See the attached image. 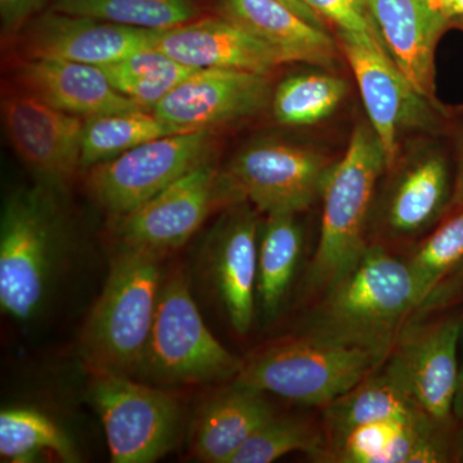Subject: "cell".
<instances>
[{
    "label": "cell",
    "mask_w": 463,
    "mask_h": 463,
    "mask_svg": "<svg viewBox=\"0 0 463 463\" xmlns=\"http://www.w3.org/2000/svg\"><path fill=\"white\" fill-rule=\"evenodd\" d=\"M152 48L194 69L268 75L289 62L281 51L227 16H201L182 25L154 30Z\"/></svg>",
    "instance_id": "cell-17"
},
{
    "label": "cell",
    "mask_w": 463,
    "mask_h": 463,
    "mask_svg": "<svg viewBox=\"0 0 463 463\" xmlns=\"http://www.w3.org/2000/svg\"><path fill=\"white\" fill-rule=\"evenodd\" d=\"M258 214L249 203L224 209L207 234L203 270L233 330L246 335L254 321L258 285Z\"/></svg>",
    "instance_id": "cell-14"
},
{
    "label": "cell",
    "mask_w": 463,
    "mask_h": 463,
    "mask_svg": "<svg viewBox=\"0 0 463 463\" xmlns=\"http://www.w3.org/2000/svg\"><path fill=\"white\" fill-rule=\"evenodd\" d=\"M268 75L200 69L154 109L181 132L214 130L258 114L269 100Z\"/></svg>",
    "instance_id": "cell-15"
},
{
    "label": "cell",
    "mask_w": 463,
    "mask_h": 463,
    "mask_svg": "<svg viewBox=\"0 0 463 463\" xmlns=\"http://www.w3.org/2000/svg\"><path fill=\"white\" fill-rule=\"evenodd\" d=\"M243 364L207 328L181 268L165 273L139 376L165 386L219 383Z\"/></svg>",
    "instance_id": "cell-4"
},
{
    "label": "cell",
    "mask_w": 463,
    "mask_h": 463,
    "mask_svg": "<svg viewBox=\"0 0 463 463\" xmlns=\"http://www.w3.org/2000/svg\"><path fill=\"white\" fill-rule=\"evenodd\" d=\"M213 137L194 130L143 143L90 167L88 191L112 218L128 214L210 160Z\"/></svg>",
    "instance_id": "cell-9"
},
{
    "label": "cell",
    "mask_w": 463,
    "mask_h": 463,
    "mask_svg": "<svg viewBox=\"0 0 463 463\" xmlns=\"http://www.w3.org/2000/svg\"><path fill=\"white\" fill-rule=\"evenodd\" d=\"M441 425L430 417L385 419L331 439L335 461L343 463H437L447 461Z\"/></svg>",
    "instance_id": "cell-20"
},
{
    "label": "cell",
    "mask_w": 463,
    "mask_h": 463,
    "mask_svg": "<svg viewBox=\"0 0 463 463\" xmlns=\"http://www.w3.org/2000/svg\"><path fill=\"white\" fill-rule=\"evenodd\" d=\"M303 248V232L297 214L267 215L259 233L258 285L259 307L265 318L279 315Z\"/></svg>",
    "instance_id": "cell-24"
},
{
    "label": "cell",
    "mask_w": 463,
    "mask_h": 463,
    "mask_svg": "<svg viewBox=\"0 0 463 463\" xmlns=\"http://www.w3.org/2000/svg\"><path fill=\"white\" fill-rule=\"evenodd\" d=\"M48 190L14 192L3 207L0 307L17 321L36 315L56 267L60 231Z\"/></svg>",
    "instance_id": "cell-6"
},
{
    "label": "cell",
    "mask_w": 463,
    "mask_h": 463,
    "mask_svg": "<svg viewBox=\"0 0 463 463\" xmlns=\"http://www.w3.org/2000/svg\"><path fill=\"white\" fill-rule=\"evenodd\" d=\"M331 166L315 149L259 141L241 149L222 174L234 203L267 215L298 214L322 196Z\"/></svg>",
    "instance_id": "cell-8"
},
{
    "label": "cell",
    "mask_w": 463,
    "mask_h": 463,
    "mask_svg": "<svg viewBox=\"0 0 463 463\" xmlns=\"http://www.w3.org/2000/svg\"><path fill=\"white\" fill-rule=\"evenodd\" d=\"M430 417L399 388L388 374H371L343 397L326 405L325 417L330 438L385 419ZM431 419V417H430Z\"/></svg>",
    "instance_id": "cell-25"
},
{
    "label": "cell",
    "mask_w": 463,
    "mask_h": 463,
    "mask_svg": "<svg viewBox=\"0 0 463 463\" xmlns=\"http://www.w3.org/2000/svg\"><path fill=\"white\" fill-rule=\"evenodd\" d=\"M116 90L154 111L170 91L200 69L185 66L164 52L148 48L100 66Z\"/></svg>",
    "instance_id": "cell-27"
},
{
    "label": "cell",
    "mask_w": 463,
    "mask_h": 463,
    "mask_svg": "<svg viewBox=\"0 0 463 463\" xmlns=\"http://www.w3.org/2000/svg\"><path fill=\"white\" fill-rule=\"evenodd\" d=\"M323 21L336 25L337 30L353 33H374L365 11L364 0H303Z\"/></svg>",
    "instance_id": "cell-33"
},
{
    "label": "cell",
    "mask_w": 463,
    "mask_h": 463,
    "mask_svg": "<svg viewBox=\"0 0 463 463\" xmlns=\"http://www.w3.org/2000/svg\"><path fill=\"white\" fill-rule=\"evenodd\" d=\"M303 336L361 347L388 358L422 297L407 261L365 246L327 285Z\"/></svg>",
    "instance_id": "cell-1"
},
{
    "label": "cell",
    "mask_w": 463,
    "mask_h": 463,
    "mask_svg": "<svg viewBox=\"0 0 463 463\" xmlns=\"http://www.w3.org/2000/svg\"><path fill=\"white\" fill-rule=\"evenodd\" d=\"M234 203L222 170L207 160L133 212L114 218L112 236L118 248L166 254L184 245L214 210Z\"/></svg>",
    "instance_id": "cell-10"
},
{
    "label": "cell",
    "mask_w": 463,
    "mask_h": 463,
    "mask_svg": "<svg viewBox=\"0 0 463 463\" xmlns=\"http://www.w3.org/2000/svg\"><path fill=\"white\" fill-rule=\"evenodd\" d=\"M383 169L385 152L373 127L356 125L323 185L321 236L307 274L310 285L325 288L367 246L365 222Z\"/></svg>",
    "instance_id": "cell-5"
},
{
    "label": "cell",
    "mask_w": 463,
    "mask_h": 463,
    "mask_svg": "<svg viewBox=\"0 0 463 463\" xmlns=\"http://www.w3.org/2000/svg\"><path fill=\"white\" fill-rule=\"evenodd\" d=\"M52 9L146 30L169 29L203 16L196 0H52Z\"/></svg>",
    "instance_id": "cell-28"
},
{
    "label": "cell",
    "mask_w": 463,
    "mask_h": 463,
    "mask_svg": "<svg viewBox=\"0 0 463 463\" xmlns=\"http://www.w3.org/2000/svg\"><path fill=\"white\" fill-rule=\"evenodd\" d=\"M90 399L105 429L111 461L151 463L166 455L182 421L178 398L120 374H94Z\"/></svg>",
    "instance_id": "cell-7"
},
{
    "label": "cell",
    "mask_w": 463,
    "mask_h": 463,
    "mask_svg": "<svg viewBox=\"0 0 463 463\" xmlns=\"http://www.w3.org/2000/svg\"><path fill=\"white\" fill-rule=\"evenodd\" d=\"M462 323L446 319L404 327L385 373L439 425L453 413L459 379L458 345Z\"/></svg>",
    "instance_id": "cell-13"
},
{
    "label": "cell",
    "mask_w": 463,
    "mask_h": 463,
    "mask_svg": "<svg viewBox=\"0 0 463 463\" xmlns=\"http://www.w3.org/2000/svg\"><path fill=\"white\" fill-rule=\"evenodd\" d=\"M48 2L52 0H0L3 36L9 38L20 33Z\"/></svg>",
    "instance_id": "cell-35"
},
{
    "label": "cell",
    "mask_w": 463,
    "mask_h": 463,
    "mask_svg": "<svg viewBox=\"0 0 463 463\" xmlns=\"http://www.w3.org/2000/svg\"><path fill=\"white\" fill-rule=\"evenodd\" d=\"M450 25H455L463 30V17L455 18V20L450 21Z\"/></svg>",
    "instance_id": "cell-40"
},
{
    "label": "cell",
    "mask_w": 463,
    "mask_h": 463,
    "mask_svg": "<svg viewBox=\"0 0 463 463\" xmlns=\"http://www.w3.org/2000/svg\"><path fill=\"white\" fill-rule=\"evenodd\" d=\"M44 452L63 462L80 461L71 439L50 417L32 408H8L0 413V456L3 461L29 463Z\"/></svg>",
    "instance_id": "cell-29"
},
{
    "label": "cell",
    "mask_w": 463,
    "mask_h": 463,
    "mask_svg": "<svg viewBox=\"0 0 463 463\" xmlns=\"http://www.w3.org/2000/svg\"><path fill=\"white\" fill-rule=\"evenodd\" d=\"M2 118L17 156L42 185L67 184L81 167L85 118L67 114L18 85L2 93Z\"/></svg>",
    "instance_id": "cell-12"
},
{
    "label": "cell",
    "mask_w": 463,
    "mask_h": 463,
    "mask_svg": "<svg viewBox=\"0 0 463 463\" xmlns=\"http://www.w3.org/2000/svg\"><path fill=\"white\" fill-rule=\"evenodd\" d=\"M264 392L234 383L201 408L191 434V450L200 461L230 463L255 431L274 416Z\"/></svg>",
    "instance_id": "cell-21"
},
{
    "label": "cell",
    "mask_w": 463,
    "mask_h": 463,
    "mask_svg": "<svg viewBox=\"0 0 463 463\" xmlns=\"http://www.w3.org/2000/svg\"><path fill=\"white\" fill-rule=\"evenodd\" d=\"M165 252L118 248L85 322L80 355L93 373L139 376L156 317Z\"/></svg>",
    "instance_id": "cell-2"
},
{
    "label": "cell",
    "mask_w": 463,
    "mask_h": 463,
    "mask_svg": "<svg viewBox=\"0 0 463 463\" xmlns=\"http://www.w3.org/2000/svg\"><path fill=\"white\" fill-rule=\"evenodd\" d=\"M463 298V260L457 265L447 277H444L438 283L437 288L432 289L430 294L422 301L417 312L414 313V319L419 317H425L428 313L438 312L446 309L453 303Z\"/></svg>",
    "instance_id": "cell-34"
},
{
    "label": "cell",
    "mask_w": 463,
    "mask_h": 463,
    "mask_svg": "<svg viewBox=\"0 0 463 463\" xmlns=\"http://www.w3.org/2000/svg\"><path fill=\"white\" fill-rule=\"evenodd\" d=\"M386 358L371 350L303 336L273 344L243 364L234 383L310 405H328Z\"/></svg>",
    "instance_id": "cell-3"
},
{
    "label": "cell",
    "mask_w": 463,
    "mask_h": 463,
    "mask_svg": "<svg viewBox=\"0 0 463 463\" xmlns=\"http://www.w3.org/2000/svg\"><path fill=\"white\" fill-rule=\"evenodd\" d=\"M426 2L450 21L463 17V0H426Z\"/></svg>",
    "instance_id": "cell-37"
},
{
    "label": "cell",
    "mask_w": 463,
    "mask_h": 463,
    "mask_svg": "<svg viewBox=\"0 0 463 463\" xmlns=\"http://www.w3.org/2000/svg\"><path fill=\"white\" fill-rule=\"evenodd\" d=\"M339 47L358 83L370 125L394 166L402 136L434 123L431 100L425 99L392 62L374 33L337 30Z\"/></svg>",
    "instance_id": "cell-11"
},
{
    "label": "cell",
    "mask_w": 463,
    "mask_h": 463,
    "mask_svg": "<svg viewBox=\"0 0 463 463\" xmlns=\"http://www.w3.org/2000/svg\"><path fill=\"white\" fill-rule=\"evenodd\" d=\"M321 437L307 423L273 416L232 457L230 463H269L291 452H321Z\"/></svg>",
    "instance_id": "cell-31"
},
{
    "label": "cell",
    "mask_w": 463,
    "mask_h": 463,
    "mask_svg": "<svg viewBox=\"0 0 463 463\" xmlns=\"http://www.w3.org/2000/svg\"><path fill=\"white\" fill-rule=\"evenodd\" d=\"M463 260V207L441 225L407 260L422 301ZM417 312V310H416Z\"/></svg>",
    "instance_id": "cell-32"
},
{
    "label": "cell",
    "mask_w": 463,
    "mask_h": 463,
    "mask_svg": "<svg viewBox=\"0 0 463 463\" xmlns=\"http://www.w3.org/2000/svg\"><path fill=\"white\" fill-rule=\"evenodd\" d=\"M347 84L336 75L304 72L283 79L272 97L273 116L286 127H309L334 114Z\"/></svg>",
    "instance_id": "cell-30"
},
{
    "label": "cell",
    "mask_w": 463,
    "mask_h": 463,
    "mask_svg": "<svg viewBox=\"0 0 463 463\" xmlns=\"http://www.w3.org/2000/svg\"><path fill=\"white\" fill-rule=\"evenodd\" d=\"M453 203L456 206L463 207V164L461 172H459L458 179H457L455 196H453Z\"/></svg>",
    "instance_id": "cell-39"
},
{
    "label": "cell",
    "mask_w": 463,
    "mask_h": 463,
    "mask_svg": "<svg viewBox=\"0 0 463 463\" xmlns=\"http://www.w3.org/2000/svg\"><path fill=\"white\" fill-rule=\"evenodd\" d=\"M383 50L414 90L435 99V50L449 18L426 0H364Z\"/></svg>",
    "instance_id": "cell-18"
},
{
    "label": "cell",
    "mask_w": 463,
    "mask_h": 463,
    "mask_svg": "<svg viewBox=\"0 0 463 463\" xmlns=\"http://www.w3.org/2000/svg\"><path fill=\"white\" fill-rule=\"evenodd\" d=\"M461 339L463 340V323L461 327ZM453 413H455L457 419L462 420L463 421V358L461 364H459L458 388H457Z\"/></svg>",
    "instance_id": "cell-38"
},
{
    "label": "cell",
    "mask_w": 463,
    "mask_h": 463,
    "mask_svg": "<svg viewBox=\"0 0 463 463\" xmlns=\"http://www.w3.org/2000/svg\"><path fill=\"white\" fill-rule=\"evenodd\" d=\"M279 2L283 3L285 5H288V7L291 8L292 11L297 12L298 16L303 17L304 20L307 21V23L319 27V29L326 30L325 21H323L322 18L318 16V14H315L312 9L307 7L303 0H279Z\"/></svg>",
    "instance_id": "cell-36"
},
{
    "label": "cell",
    "mask_w": 463,
    "mask_h": 463,
    "mask_svg": "<svg viewBox=\"0 0 463 463\" xmlns=\"http://www.w3.org/2000/svg\"><path fill=\"white\" fill-rule=\"evenodd\" d=\"M185 133L158 118L154 111L134 109L85 118L81 167L90 169L143 143Z\"/></svg>",
    "instance_id": "cell-26"
},
{
    "label": "cell",
    "mask_w": 463,
    "mask_h": 463,
    "mask_svg": "<svg viewBox=\"0 0 463 463\" xmlns=\"http://www.w3.org/2000/svg\"><path fill=\"white\" fill-rule=\"evenodd\" d=\"M225 16L281 51L289 62L334 67L337 44L279 0H221Z\"/></svg>",
    "instance_id": "cell-22"
},
{
    "label": "cell",
    "mask_w": 463,
    "mask_h": 463,
    "mask_svg": "<svg viewBox=\"0 0 463 463\" xmlns=\"http://www.w3.org/2000/svg\"><path fill=\"white\" fill-rule=\"evenodd\" d=\"M449 194L446 160L428 155L412 164L392 190L386 224L399 236L420 233L440 215Z\"/></svg>",
    "instance_id": "cell-23"
},
{
    "label": "cell",
    "mask_w": 463,
    "mask_h": 463,
    "mask_svg": "<svg viewBox=\"0 0 463 463\" xmlns=\"http://www.w3.org/2000/svg\"><path fill=\"white\" fill-rule=\"evenodd\" d=\"M23 60H61L105 66L152 48L154 30L116 25L94 18L52 11L21 30Z\"/></svg>",
    "instance_id": "cell-16"
},
{
    "label": "cell",
    "mask_w": 463,
    "mask_h": 463,
    "mask_svg": "<svg viewBox=\"0 0 463 463\" xmlns=\"http://www.w3.org/2000/svg\"><path fill=\"white\" fill-rule=\"evenodd\" d=\"M14 81L48 105L79 118L145 109L116 90L99 66L61 60H23L14 71Z\"/></svg>",
    "instance_id": "cell-19"
}]
</instances>
